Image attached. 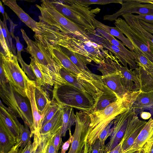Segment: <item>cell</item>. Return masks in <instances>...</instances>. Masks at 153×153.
<instances>
[{"instance_id": "obj_1", "label": "cell", "mask_w": 153, "mask_h": 153, "mask_svg": "<svg viewBox=\"0 0 153 153\" xmlns=\"http://www.w3.org/2000/svg\"><path fill=\"white\" fill-rule=\"evenodd\" d=\"M140 90H135L128 93L123 98L107 106L104 110L90 113V127L87 137L88 142L93 145L98 138L100 132L115 117L131 108Z\"/></svg>"}, {"instance_id": "obj_2", "label": "cell", "mask_w": 153, "mask_h": 153, "mask_svg": "<svg viewBox=\"0 0 153 153\" xmlns=\"http://www.w3.org/2000/svg\"><path fill=\"white\" fill-rule=\"evenodd\" d=\"M21 31L27 45L25 49L27 52L34 59L43 72L52 80L54 85L69 84L60 74L59 71L63 67L55 56L41 43L30 39L23 29H21Z\"/></svg>"}, {"instance_id": "obj_3", "label": "cell", "mask_w": 153, "mask_h": 153, "mask_svg": "<svg viewBox=\"0 0 153 153\" xmlns=\"http://www.w3.org/2000/svg\"><path fill=\"white\" fill-rule=\"evenodd\" d=\"M56 9L66 18L83 29L94 32V21L96 15L99 13L98 7L91 9L88 6L81 5L74 0H49Z\"/></svg>"}, {"instance_id": "obj_4", "label": "cell", "mask_w": 153, "mask_h": 153, "mask_svg": "<svg viewBox=\"0 0 153 153\" xmlns=\"http://www.w3.org/2000/svg\"><path fill=\"white\" fill-rule=\"evenodd\" d=\"M36 6L40 11V22L53 26L67 34L83 39L90 38L87 31L66 18L58 11L49 0L41 1Z\"/></svg>"}, {"instance_id": "obj_5", "label": "cell", "mask_w": 153, "mask_h": 153, "mask_svg": "<svg viewBox=\"0 0 153 153\" xmlns=\"http://www.w3.org/2000/svg\"><path fill=\"white\" fill-rule=\"evenodd\" d=\"M0 96L3 102L27 125L34 135L33 122L32 111L24 97L16 91L8 81L0 85Z\"/></svg>"}, {"instance_id": "obj_6", "label": "cell", "mask_w": 153, "mask_h": 153, "mask_svg": "<svg viewBox=\"0 0 153 153\" xmlns=\"http://www.w3.org/2000/svg\"><path fill=\"white\" fill-rule=\"evenodd\" d=\"M53 100L61 106H68L81 111L90 112L94 107L90 101L80 91L69 84L54 85Z\"/></svg>"}, {"instance_id": "obj_7", "label": "cell", "mask_w": 153, "mask_h": 153, "mask_svg": "<svg viewBox=\"0 0 153 153\" xmlns=\"http://www.w3.org/2000/svg\"><path fill=\"white\" fill-rule=\"evenodd\" d=\"M0 64L7 79L14 90L24 97H27L26 88L30 79L19 65L16 56H7L1 51Z\"/></svg>"}, {"instance_id": "obj_8", "label": "cell", "mask_w": 153, "mask_h": 153, "mask_svg": "<svg viewBox=\"0 0 153 153\" xmlns=\"http://www.w3.org/2000/svg\"><path fill=\"white\" fill-rule=\"evenodd\" d=\"M73 139L68 153H81L87 142L91 123L89 112L79 111L76 114Z\"/></svg>"}, {"instance_id": "obj_9", "label": "cell", "mask_w": 153, "mask_h": 153, "mask_svg": "<svg viewBox=\"0 0 153 153\" xmlns=\"http://www.w3.org/2000/svg\"><path fill=\"white\" fill-rule=\"evenodd\" d=\"M59 73L68 83L82 92L91 102L94 108L95 107L99 99L103 93L104 88L78 78L64 68L60 70Z\"/></svg>"}, {"instance_id": "obj_10", "label": "cell", "mask_w": 153, "mask_h": 153, "mask_svg": "<svg viewBox=\"0 0 153 153\" xmlns=\"http://www.w3.org/2000/svg\"><path fill=\"white\" fill-rule=\"evenodd\" d=\"M135 113L131 108L115 117L113 120V132L109 141L105 145L104 153L111 150L121 142L128 126Z\"/></svg>"}, {"instance_id": "obj_11", "label": "cell", "mask_w": 153, "mask_h": 153, "mask_svg": "<svg viewBox=\"0 0 153 153\" xmlns=\"http://www.w3.org/2000/svg\"><path fill=\"white\" fill-rule=\"evenodd\" d=\"M121 7L116 13L103 16L104 20L110 22L115 21L120 16L136 13L139 15H153V4H142L137 0H123Z\"/></svg>"}, {"instance_id": "obj_12", "label": "cell", "mask_w": 153, "mask_h": 153, "mask_svg": "<svg viewBox=\"0 0 153 153\" xmlns=\"http://www.w3.org/2000/svg\"><path fill=\"white\" fill-rule=\"evenodd\" d=\"M87 34L90 39L98 44L102 46L105 49L113 53L120 62L126 68L127 64L130 67V70L135 69L138 66L135 61L128 56L119 47L111 44L108 40L96 33L87 31Z\"/></svg>"}, {"instance_id": "obj_13", "label": "cell", "mask_w": 153, "mask_h": 153, "mask_svg": "<svg viewBox=\"0 0 153 153\" xmlns=\"http://www.w3.org/2000/svg\"><path fill=\"white\" fill-rule=\"evenodd\" d=\"M114 24L133 45L139 49L145 56L153 63V49L146 44L135 33L126 21L118 18Z\"/></svg>"}, {"instance_id": "obj_14", "label": "cell", "mask_w": 153, "mask_h": 153, "mask_svg": "<svg viewBox=\"0 0 153 153\" xmlns=\"http://www.w3.org/2000/svg\"><path fill=\"white\" fill-rule=\"evenodd\" d=\"M153 144V118H150L133 145L123 153H146Z\"/></svg>"}, {"instance_id": "obj_15", "label": "cell", "mask_w": 153, "mask_h": 153, "mask_svg": "<svg viewBox=\"0 0 153 153\" xmlns=\"http://www.w3.org/2000/svg\"><path fill=\"white\" fill-rule=\"evenodd\" d=\"M39 42L41 43L55 56L63 68L78 77V78L88 81L96 85L89 80L85 75L71 62L68 57L62 51L60 46L45 42Z\"/></svg>"}, {"instance_id": "obj_16", "label": "cell", "mask_w": 153, "mask_h": 153, "mask_svg": "<svg viewBox=\"0 0 153 153\" xmlns=\"http://www.w3.org/2000/svg\"><path fill=\"white\" fill-rule=\"evenodd\" d=\"M147 122L140 120L135 113L130 122L123 138L124 140L122 145L123 152L132 146Z\"/></svg>"}, {"instance_id": "obj_17", "label": "cell", "mask_w": 153, "mask_h": 153, "mask_svg": "<svg viewBox=\"0 0 153 153\" xmlns=\"http://www.w3.org/2000/svg\"><path fill=\"white\" fill-rule=\"evenodd\" d=\"M63 111L62 107L52 118L40 129V144H45L48 138L60 130L62 123Z\"/></svg>"}, {"instance_id": "obj_18", "label": "cell", "mask_w": 153, "mask_h": 153, "mask_svg": "<svg viewBox=\"0 0 153 153\" xmlns=\"http://www.w3.org/2000/svg\"><path fill=\"white\" fill-rule=\"evenodd\" d=\"M36 82L30 80L26 90L27 97L29 100L31 107L33 119L34 135L36 134L40 137L39 131L41 128V123L43 116L39 112L35 97V90Z\"/></svg>"}, {"instance_id": "obj_19", "label": "cell", "mask_w": 153, "mask_h": 153, "mask_svg": "<svg viewBox=\"0 0 153 153\" xmlns=\"http://www.w3.org/2000/svg\"><path fill=\"white\" fill-rule=\"evenodd\" d=\"M116 61L117 66L122 76L121 82L124 88L128 92L134 90H140V81L133 71L123 66Z\"/></svg>"}, {"instance_id": "obj_20", "label": "cell", "mask_w": 153, "mask_h": 153, "mask_svg": "<svg viewBox=\"0 0 153 153\" xmlns=\"http://www.w3.org/2000/svg\"><path fill=\"white\" fill-rule=\"evenodd\" d=\"M122 16L139 37L153 49V35L141 26L138 19L132 17L129 14H125Z\"/></svg>"}, {"instance_id": "obj_21", "label": "cell", "mask_w": 153, "mask_h": 153, "mask_svg": "<svg viewBox=\"0 0 153 153\" xmlns=\"http://www.w3.org/2000/svg\"><path fill=\"white\" fill-rule=\"evenodd\" d=\"M122 77L120 72L119 74L102 76V79L104 84L114 92L119 99L123 98L128 93L122 85Z\"/></svg>"}, {"instance_id": "obj_22", "label": "cell", "mask_w": 153, "mask_h": 153, "mask_svg": "<svg viewBox=\"0 0 153 153\" xmlns=\"http://www.w3.org/2000/svg\"><path fill=\"white\" fill-rule=\"evenodd\" d=\"M4 4L7 6L18 16L20 20L35 33L37 30V22L32 19L17 4L15 0H2Z\"/></svg>"}, {"instance_id": "obj_23", "label": "cell", "mask_w": 153, "mask_h": 153, "mask_svg": "<svg viewBox=\"0 0 153 153\" xmlns=\"http://www.w3.org/2000/svg\"><path fill=\"white\" fill-rule=\"evenodd\" d=\"M0 122L18 142L19 134V126L11 114L1 105L0 106Z\"/></svg>"}, {"instance_id": "obj_24", "label": "cell", "mask_w": 153, "mask_h": 153, "mask_svg": "<svg viewBox=\"0 0 153 153\" xmlns=\"http://www.w3.org/2000/svg\"><path fill=\"white\" fill-rule=\"evenodd\" d=\"M0 105L4 107L11 114L19 126V139L15 145L19 149L24 148L31 140V138L32 137L28 126L26 124H25L24 126L21 124L18 121L14 113L9 108L5 106L1 101H0Z\"/></svg>"}, {"instance_id": "obj_25", "label": "cell", "mask_w": 153, "mask_h": 153, "mask_svg": "<svg viewBox=\"0 0 153 153\" xmlns=\"http://www.w3.org/2000/svg\"><path fill=\"white\" fill-rule=\"evenodd\" d=\"M94 23L96 29L97 28H101L111 35L116 37L121 41L124 45L127 47L130 51H133L134 48L133 45L117 27L106 25L95 19H94Z\"/></svg>"}, {"instance_id": "obj_26", "label": "cell", "mask_w": 153, "mask_h": 153, "mask_svg": "<svg viewBox=\"0 0 153 153\" xmlns=\"http://www.w3.org/2000/svg\"><path fill=\"white\" fill-rule=\"evenodd\" d=\"M103 88V93L99 99L95 107L90 112L102 110L119 99L116 94L104 84Z\"/></svg>"}, {"instance_id": "obj_27", "label": "cell", "mask_w": 153, "mask_h": 153, "mask_svg": "<svg viewBox=\"0 0 153 153\" xmlns=\"http://www.w3.org/2000/svg\"><path fill=\"white\" fill-rule=\"evenodd\" d=\"M153 107V92H141L137 97L131 108L137 114L145 109Z\"/></svg>"}, {"instance_id": "obj_28", "label": "cell", "mask_w": 153, "mask_h": 153, "mask_svg": "<svg viewBox=\"0 0 153 153\" xmlns=\"http://www.w3.org/2000/svg\"><path fill=\"white\" fill-rule=\"evenodd\" d=\"M35 97L39 113L43 116L50 105L52 101L50 100L46 92L41 86L36 83L35 90Z\"/></svg>"}, {"instance_id": "obj_29", "label": "cell", "mask_w": 153, "mask_h": 153, "mask_svg": "<svg viewBox=\"0 0 153 153\" xmlns=\"http://www.w3.org/2000/svg\"><path fill=\"white\" fill-rule=\"evenodd\" d=\"M17 142L11 134L0 122V153H7Z\"/></svg>"}, {"instance_id": "obj_30", "label": "cell", "mask_w": 153, "mask_h": 153, "mask_svg": "<svg viewBox=\"0 0 153 153\" xmlns=\"http://www.w3.org/2000/svg\"><path fill=\"white\" fill-rule=\"evenodd\" d=\"M62 123L60 130L62 137H65L68 130H71V127L75 122L76 115L73 108L68 106H62Z\"/></svg>"}, {"instance_id": "obj_31", "label": "cell", "mask_w": 153, "mask_h": 153, "mask_svg": "<svg viewBox=\"0 0 153 153\" xmlns=\"http://www.w3.org/2000/svg\"><path fill=\"white\" fill-rule=\"evenodd\" d=\"M30 58L31 59L30 65L36 76V84L41 86L46 84L54 86L52 80L43 72L34 59L31 56Z\"/></svg>"}, {"instance_id": "obj_32", "label": "cell", "mask_w": 153, "mask_h": 153, "mask_svg": "<svg viewBox=\"0 0 153 153\" xmlns=\"http://www.w3.org/2000/svg\"><path fill=\"white\" fill-rule=\"evenodd\" d=\"M95 30L96 33L108 40L112 44L117 46L130 58L135 61L134 52L127 49L122 42L118 40L114 36L101 28H97Z\"/></svg>"}, {"instance_id": "obj_33", "label": "cell", "mask_w": 153, "mask_h": 153, "mask_svg": "<svg viewBox=\"0 0 153 153\" xmlns=\"http://www.w3.org/2000/svg\"><path fill=\"white\" fill-rule=\"evenodd\" d=\"M39 146V137L34 134L33 142L30 141L25 147L19 148L17 153H40Z\"/></svg>"}, {"instance_id": "obj_34", "label": "cell", "mask_w": 153, "mask_h": 153, "mask_svg": "<svg viewBox=\"0 0 153 153\" xmlns=\"http://www.w3.org/2000/svg\"><path fill=\"white\" fill-rule=\"evenodd\" d=\"M62 107L56 102L53 100L52 101L50 105L43 116L41 123V128L52 118Z\"/></svg>"}, {"instance_id": "obj_35", "label": "cell", "mask_w": 153, "mask_h": 153, "mask_svg": "<svg viewBox=\"0 0 153 153\" xmlns=\"http://www.w3.org/2000/svg\"><path fill=\"white\" fill-rule=\"evenodd\" d=\"M134 47L133 51L134 52V60L138 67H141L146 69L149 68L151 61L145 56L139 49L135 47L134 46Z\"/></svg>"}, {"instance_id": "obj_36", "label": "cell", "mask_w": 153, "mask_h": 153, "mask_svg": "<svg viewBox=\"0 0 153 153\" xmlns=\"http://www.w3.org/2000/svg\"><path fill=\"white\" fill-rule=\"evenodd\" d=\"M113 120L111 121L100 133L98 138L100 143L101 153H104L105 145V143L109 136H111L113 131Z\"/></svg>"}, {"instance_id": "obj_37", "label": "cell", "mask_w": 153, "mask_h": 153, "mask_svg": "<svg viewBox=\"0 0 153 153\" xmlns=\"http://www.w3.org/2000/svg\"><path fill=\"white\" fill-rule=\"evenodd\" d=\"M74 1L77 3L85 7L88 6L93 4L105 5L112 3L121 4L123 2V0H74Z\"/></svg>"}, {"instance_id": "obj_38", "label": "cell", "mask_w": 153, "mask_h": 153, "mask_svg": "<svg viewBox=\"0 0 153 153\" xmlns=\"http://www.w3.org/2000/svg\"><path fill=\"white\" fill-rule=\"evenodd\" d=\"M18 60L21 64L22 69L25 74H26L29 79L30 80L36 81V76L30 65H28L27 64L22 58L18 59Z\"/></svg>"}, {"instance_id": "obj_39", "label": "cell", "mask_w": 153, "mask_h": 153, "mask_svg": "<svg viewBox=\"0 0 153 153\" xmlns=\"http://www.w3.org/2000/svg\"><path fill=\"white\" fill-rule=\"evenodd\" d=\"M54 134L48 139L43 147L42 153H56L53 144V138Z\"/></svg>"}, {"instance_id": "obj_40", "label": "cell", "mask_w": 153, "mask_h": 153, "mask_svg": "<svg viewBox=\"0 0 153 153\" xmlns=\"http://www.w3.org/2000/svg\"><path fill=\"white\" fill-rule=\"evenodd\" d=\"M0 40L1 46L2 47L4 54L7 56L11 57L14 55L10 51L7 45L6 40L3 36L1 29L0 28Z\"/></svg>"}, {"instance_id": "obj_41", "label": "cell", "mask_w": 153, "mask_h": 153, "mask_svg": "<svg viewBox=\"0 0 153 153\" xmlns=\"http://www.w3.org/2000/svg\"><path fill=\"white\" fill-rule=\"evenodd\" d=\"M60 130L57 131L53 135V144L56 153H58L60 147L63 143L62 140V135Z\"/></svg>"}, {"instance_id": "obj_42", "label": "cell", "mask_w": 153, "mask_h": 153, "mask_svg": "<svg viewBox=\"0 0 153 153\" xmlns=\"http://www.w3.org/2000/svg\"><path fill=\"white\" fill-rule=\"evenodd\" d=\"M133 17L141 19L143 21L150 24L153 23V15H135L130 14Z\"/></svg>"}, {"instance_id": "obj_43", "label": "cell", "mask_w": 153, "mask_h": 153, "mask_svg": "<svg viewBox=\"0 0 153 153\" xmlns=\"http://www.w3.org/2000/svg\"><path fill=\"white\" fill-rule=\"evenodd\" d=\"M69 137L68 139L63 143L61 149L60 153H65L66 151L68 149L70 144L72 143L73 139V136L72 134L71 130H69Z\"/></svg>"}, {"instance_id": "obj_44", "label": "cell", "mask_w": 153, "mask_h": 153, "mask_svg": "<svg viewBox=\"0 0 153 153\" xmlns=\"http://www.w3.org/2000/svg\"><path fill=\"white\" fill-rule=\"evenodd\" d=\"M14 39L16 42V45L17 48V54L16 56L17 60L22 58L21 52L23 50V46L21 43L18 36H15Z\"/></svg>"}, {"instance_id": "obj_45", "label": "cell", "mask_w": 153, "mask_h": 153, "mask_svg": "<svg viewBox=\"0 0 153 153\" xmlns=\"http://www.w3.org/2000/svg\"><path fill=\"white\" fill-rule=\"evenodd\" d=\"M139 23L141 26L146 30L153 34V25L152 24L146 23L142 20L138 19Z\"/></svg>"}, {"instance_id": "obj_46", "label": "cell", "mask_w": 153, "mask_h": 153, "mask_svg": "<svg viewBox=\"0 0 153 153\" xmlns=\"http://www.w3.org/2000/svg\"><path fill=\"white\" fill-rule=\"evenodd\" d=\"M91 153H101L100 143L98 138L96 140L92 146Z\"/></svg>"}, {"instance_id": "obj_47", "label": "cell", "mask_w": 153, "mask_h": 153, "mask_svg": "<svg viewBox=\"0 0 153 153\" xmlns=\"http://www.w3.org/2000/svg\"><path fill=\"white\" fill-rule=\"evenodd\" d=\"M124 140L122 139L121 142L115 147L111 150L105 153H123L122 145Z\"/></svg>"}, {"instance_id": "obj_48", "label": "cell", "mask_w": 153, "mask_h": 153, "mask_svg": "<svg viewBox=\"0 0 153 153\" xmlns=\"http://www.w3.org/2000/svg\"><path fill=\"white\" fill-rule=\"evenodd\" d=\"M0 85H2L6 83L8 81L5 76L2 65L0 64Z\"/></svg>"}, {"instance_id": "obj_49", "label": "cell", "mask_w": 153, "mask_h": 153, "mask_svg": "<svg viewBox=\"0 0 153 153\" xmlns=\"http://www.w3.org/2000/svg\"><path fill=\"white\" fill-rule=\"evenodd\" d=\"M0 12L3 16V19H6L7 20H8L10 18L8 16L7 13L5 12L4 7L1 1H0Z\"/></svg>"}, {"instance_id": "obj_50", "label": "cell", "mask_w": 153, "mask_h": 153, "mask_svg": "<svg viewBox=\"0 0 153 153\" xmlns=\"http://www.w3.org/2000/svg\"><path fill=\"white\" fill-rule=\"evenodd\" d=\"M140 116L144 120H148L150 118L151 114L149 112L142 111L140 113Z\"/></svg>"}, {"instance_id": "obj_51", "label": "cell", "mask_w": 153, "mask_h": 153, "mask_svg": "<svg viewBox=\"0 0 153 153\" xmlns=\"http://www.w3.org/2000/svg\"><path fill=\"white\" fill-rule=\"evenodd\" d=\"M10 22V33L11 34V36H12V37L13 38H14L15 37V36H14V33H13V31L14 30V28L15 27V25H15L13 23V22H12V21L10 19V18H9L8 19V20Z\"/></svg>"}, {"instance_id": "obj_52", "label": "cell", "mask_w": 153, "mask_h": 153, "mask_svg": "<svg viewBox=\"0 0 153 153\" xmlns=\"http://www.w3.org/2000/svg\"><path fill=\"white\" fill-rule=\"evenodd\" d=\"M146 153H153V144L150 146Z\"/></svg>"}, {"instance_id": "obj_53", "label": "cell", "mask_w": 153, "mask_h": 153, "mask_svg": "<svg viewBox=\"0 0 153 153\" xmlns=\"http://www.w3.org/2000/svg\"><path fill=\"white\" fill-rule=\"evenodd\" d=\"M152 24L153 25V23Z\"/></svg>"}]
</instances>
